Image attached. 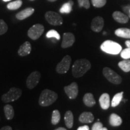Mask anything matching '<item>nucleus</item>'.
Instances as JSON below:
<instances>
[{
	"label": "nucleus",
	"instance_id": "obj_34",
	"mask_svg": "<svg viewBox=\"0 0 130 130\" xmlns=\"http://www.w3.org/2000/svg\"><path fill=\"white\" fill-rule=\"evenodd\" d=\"M77 130H90L89 126L87 125H84V126H81L78 127Z\"/></svg>",
	"mask_w": 130,
	"mask_h": 130
},
{
	"label": "nucleus",
	"instance_id": "obj_5",
	"mask_svg": "<svg viewBox=\"0 0 130 130\" xmlns=\"http://www.w3.org/2000/svg\"><path fill=\"white\" fill-rule=\"evenodd\" d=\"M102 73L104 77L111 83L119 84L122 83V79L121 76L119 75L116 72H115L110 68L107 67L104 68L102 71Z\"/></svg>",
	"mask_w": 130,
	"mask_h": 130
},
{
	"label": "nucleus",
	"instance_id": "obj_22",
	"mask_svg": "<svg viewBox=\"0 0 130 130\" xmlns=\"http://www.w3.org/2000/svg\"><path fill=\"white\" fill-rule=\"evenodd\" d=\"M4 111L6 118L8 120H11L14 116V111L13 107L10 104H6L4 107Z\"/></svg>",
	"mask_w": 130,
	"mask_h": 130
},
{
	"label": "nucleus",
	"instance_id": "obj_2",
	"mask_svg": "<svg viewBox=\"0 0 130 130\" xmlns=\"http://www.w3.org/2000/svg\"><path fill=\"white\" fill-rule=\"evenodd\" d=\"M58 98V95L54 91L45 89L40 93L39 104L41 107H48L53 104Z\"/></svg>",
	"mask_w": 130,
	"mask_h": 130
},
{
	"label": "nucleus",
	"instance_id": "obj_35",
	"mask_svg": "<svg viewBox=\"0 0 130 130\" xmlns=\"http://www.w3.org/2000/svg\"><path fill=\"white\" fill-rule=\"evenodd\" d=\"M129 9H130V6H125V7H123V11H124L125 12H126V13L128 14V17H130Z\"/></svg>",
	"mask_w": 130,
	"mask_h": 130
},
{
	"label": "nucleus",
	"instance_id": "obj_38",
	"mask_svg": "<svg viewBox=\"0 0 130 130\" xmlns=\"http://www.w3.org/2000/svg\"><path fill=\"white\" fill-rule=\"evenodd\" d=\"M55 130H67L66 129V128H63V127H59L58 128H57V129H56Z\"/></svg>",
	"mask_w": 130,
	"mask_h": 130
},
{
	"label": "nucleus",
	"instance_id": "obj_26",
	"mask_svg": "<svg viewBox=\"0 0 130 130\" xmlns=\"http://www.w3.org/2000/svg\"><path fill=\"white\" fill-rule=\"evenodd\" d=\"M60 120V113L58 110H55L53 111L51 118V123L53 125H57L59 123Z\"/></svg>",
	"mask_w": 130,
	"mask_h": 130
},
{
	"label": "nucleus",
	"instance_id": "obj_25",
	"mask_svg": "<svg viewBox=\"0 0 130 130\" xmlns=\"http://www.w3.org/2000/svg\"><path fill=\"white\" fill-rule=\"evenodd\" d=\"M119 67L125 72H128L130 71V60H125L119 63Z\"/></svg>",
	"mask_w": 130,
	"mask_h": 130
},
{
	"label": "nucleus",
	"instance_id": "obj_24",
	"mask_svg": "<svg viewBox=\"0 0 130 130\" xmlns=\"http://www.w3.org/2000/svg\"><path fill=\"white\" fill-rule=\"evenodd\" d=\"M123 92H120L118 93L114 96L113 100L111 101V106L113 107H115L119 104L120 102H121V101L122 100L123 98Z\"/></svg>",
	"mask_w": 130,
	"mask_h": 130
},
{
	"label": "nucleus",
	"instance_id": "obj_39",
	"mask_svg": "<svg viewBox=\"0 0 130 130\" xmlns=\"http://www.w3.org/2000/svg\"><path fill=\"white\" fill-rule=\"evenodd\" d=\"M100 130H108L107 129V128H105V127H102L101 129Z\"/></svg>",
	"mask_w": 130,
	"mask_h": 130
},
{
	"label": "nucleus",
	"instance_id": "obj_9",
	"mask_svg": "<svg viewBox=\"0 0 130 130\" xmlns=\"http://www.w3.org/2000/svg\"><path fill=\"white\" fill-rule=\"evenodd\" d=\"M41 74L39 71H34L28 76L26 81L27 87L29 89H32L39 83Z\"/></svg>",
	"mask_w": 130,
	"mask_h": 130
},
{
	"label": "nucleus",
	"instance_id": "obj_8",
	"mask_svg": "<svg viewBox=\"0 0 130 130\" xmlns=\"http://www.w3.org/2000/svg\"><path fill=\"white\" fill-rule=\"evenodd\" d=\"M71 58L69 56H64L60 62L58 63L56 66V72L58 74H65L69 71L71 64Z\"/></svg>",
	"mask_w": 130,
	"mask_h": 130
},
{
	"label": "nucleus",
	"instance_id": "obj_23",
	"mask_svg": "<svg viewBox=\"0 0 130 130\" xmlns=\"http://www.w3.org/2000/svg\"><path fill=\"white\" fill-rule=\"evenodd\" d=\"M74 3L72 0H69L68 3H64L60 9L61 13H69L72 10V6Z\"/></svg>",
	"mask_w": 130,
	"mask_h": 130
},
{
	"label": "nucleus",
	"instance_id": "obj_18",
	"mask_svg": "<svg viewBox=\"0 0 130 130\" xmlns=\"http://www.w3.org/2000/svg\"><path fill=\"white\" fill-rule=\"evenodd\" d=\"M64 122L68 128H72L74 125V115L71 111H67L64 115Z\"/></svg>",
	"mask_w": 130,
	"mask_h": 130
},
{
	"label": "nucleus",
	"instance_id": "obj_1",
	"mask_svg": "<svg viewBox=\"0 0 130 130\" xmlns=\"http://www.w3.org/2000/svg\"><path fill=\"white\" fill-rule=\"evenodd\" d=\"M91 68V63L88 60L85 58L78 59L75 61L72 66V73L75 78L83 76Z\"/></svg>",
	"mask_w": 130,
	"mask_h": 130
},
{
	"label": "nucleus",
	"instance_id": "obj_7",
	"mask_svg": "<svg viewBox=\"0 0 130 130\" xmlns=\"http://www.w3.org/2000/svg\"><path fill=\"white\" fill-rule=\"evenodd\" d=\"M44 31V27L40 24L32 26L28 31V36L32 40H37L41 36Z\"/></svg>",
	"mask_w": 130,
	"mask_h": 130
},
{
	"label": "nucleus",
	"instance_id": "obj_16",
	"mask_svg": "<svg viewBox=\"0 0 130 130\" xmlns=\"http://www.w3.org/2000/svg\"><path fill=\"white\" fill-rule=\"evenodd\" d=\"M35 12V9L32 8H27V9L23 10L21 12H19L16 14V18L19 20H24L29 16H30L32 13Z\"/></svg>",
	"mask_w": 130,
	"mask_h": 130
},
{
	"label": "nucleus",
	"instance_id": "obj_31",
	"mask_svg": "<svg viewBox=\"0 0 130 130\" xmlns=\"http://www.w3.org/2000/svg\"><path fill=\"white\" fill-rule=\"evenodd\" d=\"M121 56L123 59H129L130 58V48H127L123 50L121 52Z\"/></svg>",
	"mask_w": 130,
	"mask_h": 130
},
{
	"label": "nucleus",
	"instance_id": "obj_40",
	"mask_svg": "<svg viewBox=\"0 0 130 130\" xmlns=\"http://www.w3.org/2000/svg\"><path fill=\"white\" fill-rule=\"evenodd\" d=\"M48 1H50V2H54V1H56L57 0H48Z\"/></svg>",
	"mask_w": 130,
	"mask_h": 130
},
{
	"label": "nucleus",
	"instance_id": "obj_11",
	"mask_svg": "<svg viewBox=\"0 0 130 130\" xmlns=\"http://www.w3.org/2000/svg\"><path fill=\"white\" fill-rule=\"evenodd\" d=\"M75 38L74 35L71 32H65L63 34V40L61 43V47L63 48H69L72 46L74 43Z\"/></svg>",
	"mask_w": 130,
	"mask_h": 130
},
{
	"label": "nucleus",
	"instance_id": "obj_28",
	"mask_svg": "<svg viewBox=\"0 0 130 130\" xmlns=\"http://www.w3.org/2000/svg\"><path fill=\"white\" fill-rule=\"evenodd\" d=\"M46 36L48 38H53V37H54V38H56L58 40L60 39V36L59 33L54 30H51L49 31L46 33Z\"/></svg>",
	"mask_w": 130,
	"mask_h": 130
},
{
	"label": "nucleus",
	"instance_id": "obj_15",
	"mask_svg": "<svg viewBox=\"0 0 130 130\" xmlns=\"http://www.w3.org/2000/svg\"><path fill=\"white\" fill-rule=\"evenodd\" d=\"M100 106L102 109L107 110L110 107V96L108 93H105L101 95L100 100Z\"/></svg>",
	"mask_w": 130,
	"mask_h": 130
},
{
	"label": "nucleus",
	"instance_id": "obj_21",
	"mask_svg": "<svg viewBox=\"0 0 130 130\" xmlns=\"http://www.w3.org/2000/svg\"><path fill=\"white\" fill-rule=\"evenodd\" d=\"M83 102L86 106L93 107L96 104L93 95L90 93H87L83 96Z\"/></svg>",
	"mask_w": 130,
	"mask_h": 130
},
{
	"label": "nucleus",
	"instance_id": "obj_14",
	"mask_svg": "<svg viewBox=\"0 0 130 130\" xmlns=\"http://www.w3.org/2000/svg\"><path fill=\"white\" fill-rule=\"evenodd\" d=\"M113 18L116 22L121 24L127 23L129 20V18L126 14L119 11H116L113 13Z\"/></svg>",
	"mask_w": 130,
	"mask_h": 130
},
{
	"label": "nucleus",
	"instance_id": "obj_19",
	"mask_svg": "<svg viewBox=\"0 0 130 130\" xmlns=\"http://www.w3.org/2000/svg\"><path fill=\"white\" fill-rule=\"evenodd\" d=\"M117 36L125 39H130V29L126 28H120L115 31Z\"/></svg>",
	"mask_w": 130,
	"mask_h": 130
},
{
	"label": "nucleus",
	"instance_id": "obj_41",
	"mask_svg": "<svg viewBox=\"0 0 130 130\" xmlns=\"http://www.w3.org/2000/svg\"><path fill=\"white\" fill-rule=\"evenodd\" d=\"M3 1H4V2H7V1H10V0H3Z\"/></svg>",
	"mask_w": 130,
	"mask_h": 130
},
{
	"label": "nucleus",
	"instance_id": "obj_42",
	"mask_svg": "<svg viewBox=\"0 0 130 130\" xmlns=\"http://www.w3.org/2000/svg\"><path fill=\"white\" fill-rule=\"evenodd\" d=\"M129 16H130V9H129Z\"/></svg>",
	"mask_w": 130,
	"mask_h": 130
},
{
	"label": "nucleus",
	"instance_id": "obj_27",
	"mask_svg": "<svg viewBox=\"0 0 130 130\" xmlns=\"http://www.w3.org/2000/svg\"><path fill=\"white\" fill-rule=\"evenodd\" d=\"M22 4V1L21 0H16L15 1H13L7 4V7L9 10H16L21 7Z\"/></svg>",
	"mask_w": 130,
	"mask_h": 130
},
{
	"label": "nucleus",
	"instance_id": "obj_20",
	"mask_svg": "<svg viewBox=\"0 0 130 130\" xmlns=\"http://www.w3.org/2000/svg\"><path fill=\"white\" fill-rule=\"evenodd\" d=\"M110 124L113 126H120L122 123V118L115 113H113L110 116Z\"/></svg>",
	"mask_w": 130,
	"mask_h": 130
},
{
	"label": "nucleus",
	"instance_id": "obj_12",
	"mask_svg": "<svg viewBox=\"0 0 130 130\" xmlns=\"http://www.w3.org/2000/svg\"><path fill=\"white\" fill-rule=\"evenodd\" d=\"M104 25V19L101 16H97L93 18L91 23V29L95 32H100Z\"/></svg>",
	"mask_w": 130,
	"mask_h": 130
},
{
	"label": "nucleus",
	"instance_id": "obj_36",
	"mask_svg": "<svg viewBox=\"0 0 130 130\" xmlns=\"http://www.w3.org/2000/svg\"><path fill=\"white\" fill-rule=\"evenodd\" d=\"M0 130H12V128L10 126H5L4 127L1 128Z\"/></svg>",
	"mask_w": 130,
	"mask_h": 130
},
{
	"label": "nucleus",
	"instance_id": "obj_29",
	"mask_svg": "<svg viewBox=\"0 0 130 130\" xmlns=\"http://www.w3.org/2000/svg\"><path fill=\"white\" fill-rule=\"evenodd\" d=\"M106 3L107 0H92V3L93 6L97 8L104 7Z\"/></svg>",
	"mask_w": 130,
	"mask_h": 130
},
{
	"label": "nucleus",
	"instance_id": "obj_32",
	"mask_svg": "<svg viewBox=\"0 0 130 130\" xmlns=\"http://www.w3.org/2000/svg\"><path fill=\"white\" fill-rule=\"evenodd\" d=\"M78 3L79 7H83L87 9L90 8V4L89 0H78Z\"/></svg>",
	"mask_w": 130,
	"mask_h": 130
},
{
	"label": "nucleus",
	"instance_id": "obj_17",
	"mask_svg": "<svg viewBox=\"0 0 130 130\" xmlns=\"http://www.w3.org/2000/svg\"><path fill=\"white\" fill-rule=\"evenodd\" d=\"M94 116L90 112H83L79 117V121L81 123H91L93 121Z\"/></svg>",
	"mask_w": 130,
	"mask_h": 130
},
{
	"label": "nucleus",
	"instance_id": "obj_10",
	"mask_svg": "<svg viewBox=\"0 0 130 130\" xmlns=\"http://www.w3.org/2000/svg\"><path fill=\"white\" fill-rule=\"evenodd\" d=\"M65 93L70 99H75L78 94V86L77 83L73 82L70 85L64 87Z\"/></svg>",
	"mask_w": 130,
	"mask_h": 130
},
{
	"label": "nucleus",
	"instance_id": "obj_30",
	"mask_svg": "<svg viewBox=\"0 0 130 130\" xmlns=\"http://www.w3.org/2000/svg\"><path fill=\"white\" fill-rule=\"evenodd\" d=\"M8 30V26L3 19H0V35H4Z\"/></svg>",
	"mask_w": 130,
	"mask_h": 130
},
{
	"label": "nucleus",
	"instance_id": "obj_6",
	"mask_svg": "<svg viewBox=\"0 0 130 130\" xmlns=\"http://www.w3.org/2000/svg\"><path fill=\"white\" fill-rule=\"evenodd\" d=\"M45 19L49 24L54 26L61 25L63 22L62 17L60 14L51 11L46 13Z\"/></svg>",
	"mask_w": 130,
	"mask_h": 130
},
{
	"label": "nucleus",
	"instance_id": "obj_43",
	"mask_svg": "<svg viewBox=\"0 0 130 130\" xmlns=\"http://www.w3.org/2000/svg\"><path fill=\"white\" fill-rule=\"evenodd\" d=\"M31 1H32V0H31Z\"/></svg>",
	"mask_w": 130,
	"mask_h": 130
},
{
	"label": "nucleus",
	"instance_id": "obj_33",
	"mask_svg": "<svg viewBox=\"0 0 130 130\" xmlns=\"http://www.w3.org/2000/svg\"><path fill=\"white\" fill-rule=\"evenodd\" d=\"M102 127H103L102 123L100 122H97L93 125L92 130H100Z\"/></svg>",
	"mask_w": 130,
	"mask_h": 130
},
{
	"label": "nucleus",
	"instance_id": "obj_37",
	"mask_svg": "<svg viewBox=\"0 0 130 130\" xmlns=\"http://www.w3.org/2000/svg\"><path fill=\"white\" fill-rule=\"evenodd\" d=\"M125 45H126V46H127L128 48H130V40H126L125 42Z\"/></svg>",
	"mask_w": 130,
	"mask_h": 130
},
{
	"label": "nucleus",
	"instance_id": "obj_3",
	"mask_svg": "<svg viewBox=\"0 0 130 130\" xmlns=\"http://www.w3.org/2000/svg\"><path fill=\"white\" fill-rule=\"evenodd\" d=\"M102 51L112 55H117L122 51V46L117 42L112 40H105L101 45Z\"/></svg>",
	"mask_w": 130,
	"mask_h": 130
},
{
	"label": "nucleus",
	"instance_id": "obj_4",
	"mask_svg": "<svg viewBox=\"0 0 130 130\" xmlns=\"http://www.w3.org/2000/svg\"><path fill=\"white\" fill-rule=\"evenodd\" d=\"M22 91L21 89L17 87H12L7 93L2 96L1 100L5 103L13 102L14 101L18 100L22 95Z\"/></svg>",
	"mask_w": 130,
	"mask_h": 130
},
{
	"label": "nucleus",
	"instance_id": "obj_13",
	"mask_svg": "<svg viewBox=\"0 0 130 130\" xmlns=\"http://www.w3.org/2000/svg\"><path fill=\"white\" fill-rule=\"evenodd\" d=\"M31 51V45L28 41H27L19 47L18 50V54L19 56L25 57L29 55Z\"/></svg>",
	"mask_w": 130,
	"mask_h": 130
}]
</instances>
